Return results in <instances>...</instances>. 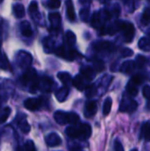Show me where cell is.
<instances>
[{"mask_svg": "<svg viewBox=\"0 0 150 151\" xmlns=\"http://www.w3.org/2000/svg\"><path fill=\"white\" fill-rule=\"evenodd\" d=\"M141 22L144 25H148L150 23V7H148L144 10L141 16Z\"/></svg>", "mask_w": 150, "mask_h": 151, "instance_id": "38", "label": "cell"}, {"mask_svg": "<svg viewBox=\"0 0 150 151\" xmlns=\"http://www.w3.org/2000/svg\"><path fill=\"white\" fill-rule=\"evenodd\" d=\"M42 44H43L44 51L46 53L54 52V50H55V41H54V39L52 37L49 36V37L44 38V40L42 42Z\"/></svg>", "mask_w": 150, "mask_h": 151, "instance_id": "24", "label": "cell"}, {"mask_svg": "<svg viewBox=\"0 0 150 151\" xmlns=\"http://www.w3.org/2000/svg\"><path fill=\"white\" fill-rule=\"evenodd\" d=\"M65 42L69 47H72L75 45L76 43V35L75 34L71 31V30H67L65 32Z\"/></svg>", "mask_w": 150, "mask_h": 151, "instance_id": "27", "label": "cell"}, {"mask_svg": "<svg viewBox=\"0 0 150 151\" xmlns=\"http://www.w3.org/2000/svg\"><path fill=\"white\" fill-rule=\"evenodd\" d=\"M92 68L95 70V72H103L105 69V65L102 60L95 59L93 61V67Z\"/></svg>", "mask_w": 150, "mask_h": 151, "instance_id": "35", "label": "cell"}, {"mask_svg": "<svg viewBox=\"0 0 150 151\" xmlns=\"http://www.w3.org/2000/svg\"><path fill=\"white\" fill-rule=\"evenodd\" d=\"M45 142L49 147H57L62 143L61 137L57 133H50L45 137Z\"/></svg>", "mask_w": 150, "mask_h": 151, "instance_id": "15", "label": "cell"}, {"mask_svg": "<svg viewBox=\"0 0 150 151\" xmlns=\"http://www.w3.org/2000/svg\"><path fill=\"white\" fill-rule=\"evenodd\" d=\"M12 11L14 16L17 19H22L25 16V8L24 5L20 3H16L12 5Z\"/></svg>", "mask_w": 150, "mask_h": 151, "instance_id": "26", "label": "cell"}, {"mask_svg": "<svg viewBox=\"0 0 150 151\" xmlns=\"http://www.w3.org/2000/svg\"><path fill=\"white\" fill-rule=\"evenodd\" d=\"M47 104V100L42 96L40 97H31L24 101V107L31 111H35L42 109Z\"/></svg>", "mask_w": 150, "mask_h": 151, "instance_id": "7", "label": "cell"}, {"mask_svg": "<svg viewBox=\"0 0 150 151\" xmlns=\"http://www.w3.org/2000/svg\"><path fill=\"white\" fill-rule=\"evenodd\" d=\"M133 54V51L131 50V49H128V48H125L121 50V56L123 58H127V57H130Z\"/></svg>", "mask_w": 150, "mask_h": 151, "instance_id": "44", "label": "cell"}, {"mask_svg": "<svg viewBox=\"0 0 150 151\" xmlns=\"http://www.w3.org/2000/svg\"><path fill=\"white\" fill-rule=\"evenodd\" d=\"M55 121L59 125H67L71 124L72 126L77 125L80 122V116L75 112H65L63 111H55L54 115Z\"/></svg>", "mask_w": 150, "mask_h": 151, "instance_id": "3", "label": "cell"}, {"mask_svg": "<svg viewBox=\"0 0 150 151\" xmlns=\"http://www.w3.org/2000/svg\"><path fill=\"white\" fill-rule=\"evenodd\" d=\"M111 14L110 11L106 9H102L94 12L91 18V26L96 29H102L105 25L106 22L111 18Z\"/></svg>", "mask_w": 150, "mask_h": 151, "instance_id": "4", "label": "cell"}, {"mask_svg": "<svg viewBox=\"0 0 150 151\" xmlns=\"http://www.w3.org/2000/svg\"><path fill=\"white\" fill-rule=\"evenodd\" d=\"M138 46L141 50L150 51V38H148V37L141 38L138 42Z\"/></svg>", "mask_w": 150, "mask_h": 151, "instance_id": "30", "label": "cell"}, {"mask_svg": "<svg viewBox=\"0 0 150 151\" xmlns=\"http://www.w3.org/2000/svg\"><path fill=\"white\" fill-rule=\"evenodd\" d=\"M118 32H121L126 42L129 43L133 42L135 35V28L133 23L129 21H117Z\"/></svg>", "mask_w": 150, "mask_h": 151, "instance_id": "5", "label": "cell"}, {"mask_svg": "<svg viewBox=\"0 0 150 151\" xmlns=\"http://www.w3.org/2000/svg\"><path fill=\"white\" fill-rule=\"evenodd\" d=\"M95 51L100 53H112L116 50V45L109 41H99L93 44Z\"/></svg>", "mask_w": 150, "mask_h": 151, "instance_id": "11", "label": "cell"}, {"mask_svg": "<svg viewBox=\"0 0 150 151\" xmlns=\"http://www.w3.org/2000/svg\"><path fill=\"white\" fill-rule=\"evenodd\" d=\"M32 61H33V58L29 52L25 50H19L16 53L15 62L19 68L27 70V68L30 67Z\"/></svg>", "mask_w": 150, "mask_h": 151, "instance_id": "6", "label": "cell"}, {"mask_svg": "<svg viewBox=\"0 0 150 151\" xmlns=\"http://www.w3.org/2000/svg\"><path fill=\"white\" fill-rule=\"evenodd\" d=\"M0 54H1V51H0Z\"/></svg>", "mask_w": 150, "mask_h": 151, "instance_id": "51", "label": "cell"}, {"mask_svg": "<svg viewBox=\"0 0 150 151\" xmlns=\"http://www.w3.org/2000/svg\"><path fill=\"white\" fill-rule=\"evenodd\" d=\"M112 78L113 77L111 75H104L102 78V80L99 81V86H96L97 87V92H98V89H100V91L102 92L101 94H103L106 91V89L108 88L110 83L111 82Z\"/></svg>", "mask_w": 150, "mask_h": 151, "instance_id": "21", "label": "cell"}, {"mask_svg": "<svg viewBox=\"0 0 150 151\" xmlns=\"http://www.w3.org/2000/svg\"><path fill=\"white\" fill-rule=\"evenodd\" d=\"M55 88H56V83L51 78L48 76H42L41 78L37 79V91L41 90L49 93L53 91Z\"/></svg>", "mask_w": 150, "mask_h": 151, "instance_id": "9", "label": "cell"}, {"mask_svg": "<svg viewBox=\"0 0 150 151\" xmlns=\"http://www.w3.org/2000/svg\"><path fill=\"white\" fill-rule=\"evenodd\" d=\"M125 4L129 12H132L134 11V2L133 1H126V2H125Z\"/></svg>", "mask_w": 150, "mask_h": 151, "instance_id": "45", "label": "cell"}, {"mask_svg": "<svg viewBox=\"0 0 150 151\" xmlns=\"http://www.w3.org/2000/svg\"><path fill=\"white\" fill-rule=\"evenodd\" d=\"M65 7H66V15L70 21H74L76 19V14L74 10L73 3L71 0H67L65 2Z\"/></svg>", "mask_w": 150, "mask_h": 151, "instance_id": "23", "label": "cell"}, {"mask_svg": "<svg viewBox=\"0 0 150 151\" xmlns=\"http://www.w3.org/2000/svg\"><path fill=\"white\" fill-rule=\"evenodd\" d=\"M141 136L147 141H150V121H148L146 123L143 124L142 127H141Z\"/></svg>", "mask_w": 150, "mask_h": 151, "instance_id": "31", "label": "cell"}, {"mask_svg": "<svg viewBox=\"0 0 150 151\" xmlns=\"http://www.w3.org/2000/svg\"><path fill=\"white\" fill-rule=\"evenodd\" d=\"M9 68V62L7 58L4 54H0V69L8 70Z\"/></svg>", "mask_w": 150, "mask_h": 151, "instance_id": "39", "label": "cell"}, {"mask_svg": "<svg viewBox=\"0 0 150 151\" xmlns=\"http://www.w3.org/2000/svg\"><path fill=\"white\" fill-rule=\"evenodd\" d=\"M49 20L50 24V30L52 32H58L61 28L62 18L58 12H50L49 14Z\"/></svg>", "mask_w": 150, "mask_h": 151, "instance_id": "13", "label": "cell"}, {"mask_svg": "<svg viewBox=\"0 0 150 151\" xmlns=\"http://www.w3.org/2000/svg\"><path fill=\"white\" fill-rule=\"evenodd\" d=\"M80 75L88 82H89V81H91L95 78V70L91 66H89V65H83L80 68Z\"/></svg>", "mask_w": 150, "mask_h": 151, "instance_id": "16", "label": "cell"}, {"mask_svg": "<svg viewBox=\"0 0 150 151\" xmlns=\"http://www.w3.org/2000/svg\"><path fill=\"white\" fill-rule=\"evenodd\" d=\"M148 63H149V65H150V58H149V59H148Z\"/></svg>", "mask_w": 150, "mask_h": 151, "instance_id": "49", "label": "cell"}, {"mask_svg": "<svg viewBox=\"0 0 150 151\" xmlns=\"http://www.w3.org/2000/svg\"><path fill=\"white\" fill-rule=\"evenodd\" d=\"M84 90L85 95L88 98H92L97 94V87L95 84H88Z\"/></svg>", "mask_w": 150, "mask_h": 151, "instance_id": "29", "label": "cell"}, {"mask_svg": "<svg viewBox=\"0 0 150 151\" xmlns=\"http://www.w3.org/2000/svg\"><path fill=\"white\" fill-rule=\"evenodd\" d=\"M37 73L34 67H29L23 73L20 81L24 86L28 87L30 93H36L37 91Z\"/></svg>", "mask_w": 150, "mask_h": 151, "instance_id": "2", "label": "cell"}, {"mask_svg": "<svg viewBox=\"0 0 150 151\" xmlns=\"http://www.w3.org/2000/svg\"><path fill=\"white\" fill-rule=\"evenodd\" d=\"M89 15H90V10H89V7L88 6H84L80 11V18L84 22H88V21Z\"/></svg>", "mask_w": 150, "mask_h": 151, "instance_id": "33", "label": "cell"}, {"mask_svg": "<svg viewBox=\"0 0 150 151\" xmlns=\"http://www.w3.org/2000/svg\"><path fill=\"white\" fill-rule=\"evenodd\" d=\"M17 125H18V127L20 129V131L24 134H28L30 132V125L27 123V119H26V117L25 116H18L17 119Z\"/></svg>", "mask_w": 150, "mask_h": 151, "instance_id": "17", "label": "cell"}, {"mask_svg": "<svg viewBox=\"0 0 150 151\" xmlns=\"http://www.w3.org/2000/svg\"><path fill=\"white\" fill-rule=\"evenodd\" d=\"M7 101V98H4V97H0V107L3 105V104H4L5 102Z\"/></svg>", "mask_w": 150, "mask_h": 151, "instance_id": "48", "label": "cell"}, {"mask_svg": "<svg viewBox=\"0 0 150 151\" xmlns=\"http://www.w3.org/2000/svg\"><path fill=\"white\" fill-rule=\"evenodd\" d=\"M68 95H69V88H66V87L59 88L55 92V96H56L57 100L58 102H60V103L65 101L67 96H68Z\"/></svg>", "mask_w": 150, "mask_h": 151, "instance_id": "22", "label": "cell"}, {"mask_svg": "<svg viewBox=\"0 0 150 151\" xmlns=\"http://www.w3.org/2000/svg\"><path fill=\"white\" fill-rule=\"evenodd\" d=\"M111 106H112V99L111 97H107L105 99V101L103 103V113L104 116H107L110 114Z\"/></svg>", "mask_w": 150, "mask_h": 151, "instance_id": "32", "label": "cell"}, {"mask_svg": "<svg viewBox=\"0 0 150 151\" xmlns=\"http://www.w3.org/2000/svg\"><path fill=\"white\" fill-rule=\"evenodd\" d=\"M145 81V77L142 75V74H135L134 76H133L131 81H133L135 85H141Z\"/></svg>", "mask_w": 150, "mask_h": 151, "instance_id": "40", "label": "cell"}, {"mask_svg": "<svg viewBox=\"0 0 150 151\" xmlns=\"http://www.w3.org/2000/svg\"><path fill=\"white\" fill-rule=\"evenodd\" d=\"M114 150L115 151H125L124 150V147L122 145V143L118 141V140H116L115 142H114Z\"/></svg>", "mask_w": 150, "mask_h": 151, "instance_id": "46", "label": "cell"}, {"mask_svg": "<svg viewBox=\"0 0 150 151\" xmlns=\"http://www.w3.org/2000/svg\"><path fill=\"white\" fill-rule=\"evenodd\" d=\"M19 30H20V33L22 34V35L25 37H31L33 35V33H34L32 27L27 20H24V21L20 22Z\"/></svg>", "mask_w": 150, "mask_h": 151, "instance_id": "19", "label": "cell"}, {"mask_svg": "<svg viewBox=\"0 0 150 151\" xmlns=\"http://www.w3.org/2000/svg\"><path fill=\"white\" fill-rule=\"evenodd\" d=\"M24 151H36L34 143L33 142V141L29 140L27 141L25 145H24Z\"/></svg>", "mask_w": 150, "mask_h": 151, "instance_id": "42", "label": "cell"}, {"mask_svg": "<svg viewBox=\"0 0 150 151\" xmlns=\"http://www.w3.org/2000/svg\"><path fill=\"white\" fill-rule=\"evenodd\" d=\"M137 108H138V104L135 100L132 99L130 96H123L119 105V111L133 113L137 110Z\"/></svg>", "mask_w": 150, "mask_h": 151, "instance_id": "10", "label": "cell"}, {"mask_svg": "<svg viewBox=\"0 0 150 151\" xmlns=\"http://www.w3.org/2000/svg\"><path fill=\"white\" fill-rule=\"evenodd\" d=\"M134 68H135L134 61L127 60V61H125L121 65V66H120V72L123 73H126V74H130L134 70Z\"/></svg>", "mask_w": 150, "mask_h": 151, "instance_id": "25", "label": "cell"}, {"mask_svg": "<svg viewBox=\"0 0 150 151\" xmlns=\"http://www.w3.org/2000/svg\"><path fill=\"white\" fill-rule=\"evenodd\" d=\"M97 109H98V107H97L96 101H94V100L88 101L85 104V108H84V115H85V117L88 118V119L94 117L97 112Z\"/></svg>", "mask_w": 150, "mask_h": 151, "instance_id": "14", "label": "cell"}, {"mask_svg": "<svg viewBox=\"0 0 150 151\" xmlns=\"http://www.w3.org/2000/svg\"><path fill=\"white\" fill-rule=\"evenodd\" d=\"M88 82L80 74H77L72 79V85L80 91H83L85 89V88L88 85Z\"/></svg>", "mask_w": 150, "mask_h": 151, "instance_id": "18", "label": "cell"}, {"mask_svg": "<svg viewBox=\"0 0 150 151\" xmlns=\"http://www.w3.org/2000/svg\"><path fill=\"white\" fill-rule=\"evenodd\" d=\"M131 151H138V150H135V149H134V150H131Z\"/></svg>", "mask_w": 150, "mask_h": 151, "instance_id": "50", "label": "cell"}, {"mask_svg": "<svg viewBox=\"0 0 150 151\" xmlns=\"http://www.w3.org/2000/svg\"><path fill=\"white\" fill-rule=\"evenodd\" d=\"M28 11H29V12H30L31 15L32 14H34V13H36V12H39V10H38V4H37L36 1H32L30 3L29 7H28Z\"/></svg>", "mask_w": 150, "mask_h": 151, "instance_id": "41", "label": "cell"}, {"mask_svg": "<svg viewBox=\"0 0 150 151\" xmlns=\"http://www.w3.org/2000/svg\"><path fill=\"white\" fill-rule=\"evenodd\" d=\"M126 92L128 94V96L130 97H133V96H136L138 95V86L135 85L133 81H129L127 83V86H126Z\"/></svg>", "mask_w": 150, "mask_h": 151, "instance_id": "28", "label": "cell"}, {"mask_svg": "<svg viewBox=\"0 0 150 151\" xmlns=\"http://www.w3.org/2000/svg\"><path fill=\"white\" fill-rule=\"evenodd\" d=\"M70 150L71 151H82V149L80 146L77 145V144H72L70 146Z\"/></svg>", "mask_w": 150, "mask_h": 151, "instance_id": "47", "label": "cell"}, {"mask_svg": "<svg viewBox=\"0 0 150 151\" xmlns=\"http://www.w3.org/2000/svg\"><path fill=\"white\" fill-rule=\"evenodd\" d=\"M65 134L69 138L85 141L91 136L92 128L89 124L81 123L68 127L65 129Z\"/></svg>", "mask_w": 150, "mask_h": 151, "instance_id": "1", "label": "cell"}, {"mask_svg": "<svg viewBox=\"0 0 150 151\" xmlns=\"http://www.w3.org/2000/svg\"><path fill=\"white\" fill-rule=\"evenodd\" d=\"M57 78L59 79V81L64 84V87H66L69 88V87H71L72 85V76L70 75V73H65V72H59L57 73Z\"/></svg>", "mask_w": 150, "mask_h": 151, "instance_id": "20", "label": "cell"}, {"mask_svg": "<svg viewBox=\"0 0 150 151\" xmlns=\"http://www.w3.org/2000/svg\"><path fill=\"white\" fill-rule=\"evenodd\" d=\"M148 63V59L142 56V55H138L136 57V59L134 61V64H135V66L139 67V68H142L146 65V64Z\"/></svg>", "mask_w": 150, "mask_h": 151, "instance_id": "36", "label": "cell"}, {"mask_svg": "<svg viewBox=\"0 0 150 151\" xmlns=\"http://www.w3.org/2000/svg\"><path fill=\"white\" fill-rule=\"evenodd\" d=\"M54 52L61 58H64L65 60L68 61H73L74 59H76L80 53L78 51H76L75 50L72 49H68L65 46H59L57 48H55Z\"/></svg>", "mask_w": 150, "mask_h": 151, "instance_id": "8", "label": "cell"}, {"mask_svg": "<svg viewBox=\"0 0 150 151\" xmlns=\"http://www.w3.org/2000/svg\"><path fill=\"white\" fill-rule=\"evenodd\" d=\"M142 94H143V96L148 99L149 101H150V86L149 85H146L143 87L142 88Z\"/></svg>", "mask_w": 150, "mask_h": 151, "instance_id": "43", "label": "cell"}, {"mask_svg": "<svg viewBox=\"0 0 150 151\" xmlns=\"http://www.w3.org/2000/svg\"><path fill=\"white\" fill-rule=\"evenodd\" d=\"M11 109L10 107H4L0 111V125L6 121V119L11 115Z\"/></svg>", "mask_w": 150, "mask_h": 151, "instance_id": "34", "label": "cell"}, {"mask_svg": "<svg viewBox=\"0 0 150 151\" xmlns=\"http://www.w3.org/2000/svg\"><path fill=\"white\" fill-rule=\"evenodd\" d=\"M60 4L61 2L59 0H49L47 2H44V5L50 9H57L59 8Z\"/></svg>", "mask_w": 150, "mask_h": 151, "instance_id": "37", "label": "cell"}, {"mask_svg": "<svg viewBox=\"0 0 150 151\" xmlns=\"http://www.w3.org/2000/svg\"><path fill=\"white\" fill-rule=\"evenodd\" d=\"M14 91L13 83L5 79H0V97L9 98V96Z\"/></svg>", "mask_w": 150, "mask_h": 151, "instance_id": "12", "label": "cell"}]
</instances>
